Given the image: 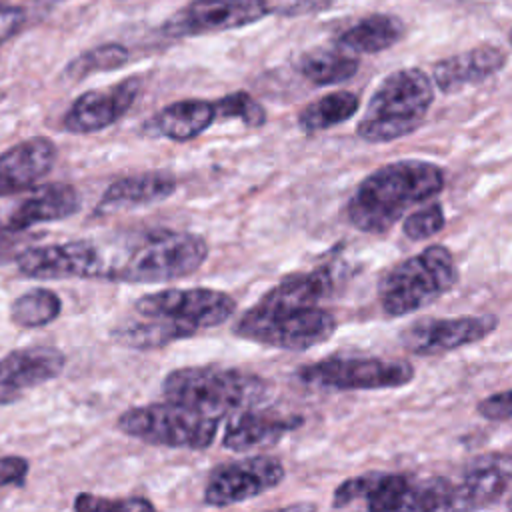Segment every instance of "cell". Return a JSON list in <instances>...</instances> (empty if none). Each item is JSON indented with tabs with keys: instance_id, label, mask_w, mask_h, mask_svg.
Returning <instances> with one entry per match:
<instances>
[{
	"instance_id": "22",
	"label": "cell",
	"mask_w": 512,
	"mask_h": 512,
	"mask_svg": "<svg viewBox=\"0 0 512 512\" xmlns=\"http://www.w3.org/2000/svg\"><path fill=\"white\" fill-rule=\"evenodd\" d=\"M178 188V182L164 172H142L116 178L106 186L96 204V214H108L114 210L138 208L162 202L170 198Z\"/></svg>"
},
{
	"instance_id": "16",
	"label": "cell",
	"mask_w": 512,
	"mask_h": 512,
	"mask_svg": "<svg viewBox=\"0 0 512 512\" xmlns=\"http://www.w3.org/2000/svg\"><path fill=\"white\" fill-rule=\"evenodd\" d=\"M508 64V52L492 42L478 44L470 50L440 58L432 64V84L442 94H456L468 86H476Z\"/></svg>"
},
{
	"instance_id": "35",
	"label": "cell",
	"mask_w": 512,
	"mask_h": 512,
	"mask_svg": "<svg viewBox=\"0 0 512 512\" xmlns=\"http://www.w3.org/2000/svg\"><path fill=\"white\" fill-rule=\"evenodd\" d=\"M26 22V14L14 6H0V44L14 38Z\"/></svg>"
},
{
	"instance_id": "12",
	"label": "cell",
	"mask_w": 512,
	"mask_h": 512,
	"mask_svg": "<svg viewBox=\"0 0 512 512\" xmlns=\"http://www.w3.org/2000/svg\"><path fill=\"white\" fill-rule=\"evenodd\" d=\"M286 476L284 464L276 456L258 454L236 462H228L208 478L202 502L212 508H226L276 488Z\"/></svg>"
},
{
	"instance_id": "14",
	"label": "cell",
	"mask_w": 512,
	"mask_h": 512,
	"mask_svg": "<svg viewBox=\"0 0 512 512\" xmlns=\"http://www.w3.org/2000/svg\"><path fill=\"white\" fill-rule=\"evenodd\" d=\"M142 82L128 76L112 86L82 92L62 116V128L72 134H92L110 128L134 106Z\"/></svg>"
},
{
	"instance_id": "36",
	"label": "cell",
	"mask_w": 512,
	"mask_h": 512,
	"mask_svg": "<svg viewBox=\"0 0 512 512\" xmlns=\"http://www.w3.org/2000/svg\"><path fill=\"white\" fill-rule=\"evenodd\" d=\"M20 234L22 232H14L6 224H0V262L14 258L18 254Z\"/></svg>"
},
{
	"instance_id": "15",
	"label": "cell",
	"mask_w": 512,
	"mask_h": 512,
	"mask_svg": "<svg viewBox=\"0 0 512 512\" xmlns=\"http://www.w3.org/2000/svg\"><path fill=\"white\" fill-rule=\"evenodd\" d=\"M66 356L54 346L18 348L0 358V406L20 400L28 390L62 374Z\"/></svg>"
},
{
	"instance_id": "38",
	"label": "cell",
	"mask_w": 512,
	"mask_h": 512,
	"mask_svg": "<svg viewBox=\"0 0 512 512\" xmlns=\"http://www.w3.org/2000/svg\"><path fill=\"white\" fill-rule=\"evenodd\" d=\"M0 100H2V94H0Z\"/></svg>"
},
{
	"instance_id": "23",
	"label": "cell",
	"mask_w": 512,
	"mask_h": 512,
	"mask_svg": "<svg viewBox=\"0 0 512 512\" xmlns=\"http://www.w3.org/2000/svg\"><path fill=\"white\" fill-rule=\"evenodd\" d=\"M404 36V22L394 14L374 12L352 26L344 28L336 38L334 46L348 54H378L394 44H398Z\"/></svg>"
},
{
	"instance_id": "19",
	"label": "cell",
	"mask_w": 512,
	"mask_h": 512,
	"mask_svg": "<svg viewBox=\"0 0 512 512\" xmlns=\"http://www.w3.org/2000/svg\"><path fill=\"white\" fill-rule=\"evenodd\" d=\"M216 122L212 100L184 98L156 110L140 124V134L156 140L190 142L204 134Z\"/></svg>"
},
{
	"instance_id": "25",
	"label": "cell",
	"mask_w": 512,
	"mask_h": 512,
	"mask_svg": "<svg viewBox=\"0 0 512 512\" xmlns=\"http://www.w3.org/2000/svg\"><path fill=\"white\" fill-rule=\"evenodd\" d=\"M332 290V274L328 268H314L310 272H294L284 276L278 284L266 290L260 300L288 306H318Z\"/></svg>"
},
{
	"instance_id": "37",
	"label": "cell",
	"mask_w": 512,
	"mask_h": 512,
	"mask_svg": "<svg viewBox=\"0 0 512 512\" xmlns=\"http://www.w3.org/2000/svg\"><path fill=\"white\" fill-rule=\"evenodd\" d=\"M334 0H294L290 6H286L282 10L284 16H300V14H308V12H316V10H324L332 4Z\"/></svg>"
},
{
	"instance_id": "4",
	"label": "cell",
	"mask_w": 512,
	"mask_h": 512,
	"mask_svg": "<svg viewBox=\"0 0 512 512\" xmlns=\"http://www.w3.org/2000/svg\"><path fill=\"white\" fill-rule=\"evenodd\" d=\"M434 102L430 76L416 66L390 72L372 92L356 136L368 144H386L416 132Z\"/></svg>"
},
{
	"instance_id": "18",
	"label": "cell",
	"mask_w": 512,
	"mask_h": 512,
	"mask_svg": "<svg viewBox=\"0 0 512 512\" xmlns=\"http://www.w3.org/2000/svg\"><path fill=\"white\" fill-rule=\"evenodd\" d=\"M512 458L508 452H488L466 464L456 486L458 510L494 506L510 488Z\"/></svg>"
},
{
	"instance_id": "32",
	"label": "cell",
	"mask_w": 512,
	"mask_h": 512,
	"mask_svg": "<svg viewBox=\"0 0 512 512\" xmlns=\"http://www.w3.org/2000/svg\"><path fill=\"white\" fill-rule=\"evenodd\" d=\"M74 510H84V512H140V510H154V504L146 500L144 496H130V498H104V496H94V494H78L74 500Z\"/></svg>"
},
{
	"instance_id": "7",
	"label": "cell",
	"mask_w": 512,
	"mask_h": 512,
	"mask_svg": "<svg viewBox=\"0 0 512 512\" xmlns=\"http://www.w3.org/2000/svg\"><path fill=\"white\" fill-rule=\"evenodd\" d=\"M116 426L122 434L150 446L204 450L214 444L220 418L166 400L124 410Z\"/></svg>"
},
{
	"instance_id": "29",
	"label": "cell",
	"mask_w": 512,
	"mask_h": 512,
	"mask_svg": "<svg viewBox=\"0 0 512 512\" xmlns=\"http://www.w3.org/2000/svg\"><path fill=\"white\" fill-rule=\"evenodd\" d=\"M410 484H412V478L406 474L378 472L372 490L364 498V504L368 510H374V512L406 510Z\"/></svg>"
},
{
	"instance_id": "17",
	"label": "cell",
	"mask_w": 512,
	"mask_h": 512,
	"mask_svg": "<svg viewBox=\"0 0 512 512\" xmlns=\"http://www.w3.org/2000/svg\"><path fill=\"white\" fill-rule=\"evenodd\" d=\"M56 144L46 136L26 138L0 154V196L28 192L56 164Z\"/></svg>"
},
{
	"instance_id": "3",
	"label": "cell",
	"mask_w": 512,
	"mask_h": 512,
	"mask_svg": "<svg viewBox=\"0 0 512 512\" xmlns=\"http://www.w3.org/2000/svg\"><path fill=\"white\" fill-rule=\"evenodd\" d=\"M162 392L166 400L222 420V416L264 406L272 388L262 376L238 368L182 366L164 376Z\"/></svg>"
},
{
	"instance_id": "8",
	"label": "cell",
	"mask_w": 512,
	"mask_h": 512,
	"mask_svg": "<svg viewBox=\"0 0 512 512\" xmlns=\"http://www.w3.org/2000/svg\"><path fill=\"white\" fill-rule=\"evenodd\" d=\"M302 384L318 390H386L400 388L414 380V366L408 360L380 356H326L296 370Z\"/></svg>"
},
{
	"instance_id": "31",
	"label": "cell",
	"mask_w": 512,
	"mask_h": 512,
	"mask_svg": "<svg viewBox=\"0 0 512 512\" xmlns=\"http://www.w3.org/2000/svg\"><path fill=\"white\" fill-rule=\"evenodd\" d=\"M446 226V214L440 202H430L418 210H412L402 222V234L408 240L420 242L440 234Z\"/></svg>"
},
{
	"instance_id": "2",
	"label": "cell",
	"mask_w": 512,
	"mask_h": 512,
	"mask_svg": "<svg viewBox=\"0 0 512 512\" xmlns=\"http://www.w3.org/2000/svg\"><path fill=\"white\" fill-rule=\"evenodd\" d=\"M208 258L204 236L158 228L132 240L118 256H104L102 280L124 284H160L194 274Z\"/></svg>"
},
{
	"instance_id": "9",
	"label": "cell",
	"mask_w": 512,
	"mask_h": 512,
	"mask_svg": "<svg viewBox=\"0 0 512 512\" xmlns=\"http://www.w3.org/2000/svg\"><path fill=\"white\" fill-rule=\"evenodd\" d=\"M134 314L160 318L192 338L230 320L236 314V300L216 288H166L136 298Z\"/></svg>"
},
{
	"instance_id": "21",
	"label": "cell",
	"mask_w": 512,
	"mask_h": 512,
	"mask_svg": "<svg viewBox=\"0 0 512 512\" xmlns=\"http://www.w3.org/2000/svg\"><path fill=\"white\" fill-rule=\"evenodd\" d=\"M28 192L30 194L14 208L6 220V226L14 232H24L44 222L66 220L74 216L82 206L80 192L68 182L38 184Z\"/></svg>"
},
{
	"instance_id": "26",
	"label": "cell",
	"mask_w": 512,
	"mask_h": 512,
	"mask_svg": "<svg viewBox=\"0 0 512 512\" xmlns=\"http://www.w3.org/2000/svg\"><path fill=\"white\" fill-rule=\"evenodd\" d=\"M360 108L358 94L350 90H334L312 102L298 112V128L306 134L330 130L348 122Z\"/></svg>"
},
{
	"instance_id": "1",
	"label": "cell",
	"mask_w": 512,
	"mask_h": 512,
	"mask_svg": "<svg viewBox=\"0 0 512 512\" xmlns=\"http://www.w3.org/2000/svg\"><path fill=\"white\" fill-rule=\"evenodd\" d=\"M444 170L428 160L404 158L372 170L352 192L344 214L352 228L380 236L394 228L410 208L444 190Z\"/></svg>"
},
{
	"instance_id": "10",
	"label": "cell",
	"mask_w": 512,
	"mask_h": 512,
	"mask_svg": "<svg viewBox=\"0 0 512 512\" xmlns=\"http://www.w3.org/2000/svg\"><path fill=\"white\" fill-rule=\"evenodd\" d=\"M272 12L268 0H190L170 14L160 32L166 38H190L244 28Z\"/></svg>"
},
{
	"instance_id": "30",
	"label": "cell",
	"mask_w": 512,
	"mask_h": 512,
	"mask_svg": "<svg viewBox=\"0 0 512 512\" xmlns=\"http://www.w3.org/2000/svg\"><path fill=\"white\" fill-rule=\"evenodd\" d=\"M214 102L216 120H240L248 128H262L268 120L264 106L246 90H234Z\"/></svg>"
},
{
	"instance_id": "20",
	"label": "cell",
	"mask_w": 512,
	"mask_h": 512,
	"mask_svg": "<svg viewBox=\"0 0 512 512\" xmlns=\"http://www.w3.org/2000/svg\"><path fill=\"white\" fill-rule=\"evenodd\" d=\"M304 418L300 414H278L262 406L236 412L226 424L222 446L232 452H248L252 448L272 446L288 432L300 428Z\"/></svg>"
},
{
	"instance_id": "6",
	"label": "cell",
	"mask_w": 512,
	"mask_h": 512,
	"mask_svg": "<svg viewBox=\"0 0 512 512\" xmlns=\"http://www.w3.org/2000/svg\"><path fill=\"white\" fill-rule=\"evenodd\" d=\"M338 322L320 306H288L256 300L232 324L236 338L286 350L304 352L330 340Z\"/></svg>"
},
{
	"instance_id": "13",
	"label": "cell",
	"mask_w": 512,
	"mask_h": 512,
	"mask_svg": "<svg viewBox=\"0 0 512 512\" xmlns=\"http://www.w3.org/2000/svg\"><path fill=\"white\" fill-rule=\"evenodd\" d=\"M496 328L498 316L494 314L420 318L400 332V344L412 354L432 356L476 344Z\"/></svg>"
},
{
	"instance_id": "33",
	"label": "cell",
	"mask_w": 512,
	"mask_h": 512,
	"mask_svg": "<svg viewBox=\"0 0 512 512\" xmlns=\"http://www.w3.org/2000/svg\"><path fill=\"white\" fill-rule=\"evenodd\" d=\"M476 412L492 422H508L512 416V400H510V390L504 388L500 392H494L480 400L476 404Z\"/></svg>"
},
{
	"instance_id": "27",
	"label": "cell",
	"mask_w": 512,
	"mask_h": 512,
	"mask_svg": "<svg viewBox=\"0 0 512 512\" xmlns=\"http://www.w3.org/2000/svg\"><path fill=\"white\" fill-rule=\"evenodd\" d=\"M62 312V300L54 290L32 288L10 304V320L20 328H42Z\"/></svg>"
},
{
	"instance_id": "11",
	"label": "cell",
	"mask_w": 512,
	"mask_h": 512,
	"mask_svg": "<svg viewBox=\"0 0 512 512\" xmlns=\"http://www.w3.org/2000/svg\"><path fill=\"white\" fill-rule=\"evenodd\" d=\"M14 262L22 276L34 280L102 278L106 264L104 250L92 240L28 246L14 256Z\"/></svg>"
},
{
	"instance_id": "34",
	"label": "cell",
	"mask_w": 512,
	"mask_h": 512,
	"mask_svg": "<svg viewBox=\"0 0 512 512\" xmlns=\"http://www.w3.org/2000/svg\"><path fill=\"white\" fill-rule=\"evenodd\" d=\"M30 464L22 456H0V488L22 486L26 482Z\"/></svg>"
},
{
	"instance_id": "5",
	"label": "cell",
	"mask_w": 512,
	"mask_h": 512,
	"mask_svg": "<svg viewBox=\"0 0 512 512\" xmlns=\"http://www.w3.org/2000/svg\"><path fill=\"white\" fill-rule=\"evenodd\" d=\"M458 278L460 272L452 252L442 244H430L380 276L376 286L378 304L386 316L402 318L448 294Z\"/></svg>"
},
{
	"instance_id": "24",
	"label": "cell",
	"mask_w": 512,
	"mask_h": 512,
	"mask_svg": "<svg viewBox=\"0 0 512 512\" xmlns=\"http://www.w3.org/2000/svg\"><path fill=\"white\" fill-rule=\"evenodd\" d=\"M358 68V56L348 54L336 46L312 48L304 52L296 62L298 74L314 86H334L348 82L356 76Z\"/></svg>"
},
{
	"instance_id": "28",
	"label": "cell",
	"mask_w": 512,
	"mask_h": 512,
	"mask_svg": "<svg viewBox=\"0 0 512 512\" xmlns=\"http://www.w3.org/2000/svg\"><path fill=\"white\" fill-rule=\"evenodd\" d=\"M130 60V50L118 42L98 44L72 58L64 68V78L82 80L98 72H110L122 68Z\"/></svg>"
}]
</instances>
